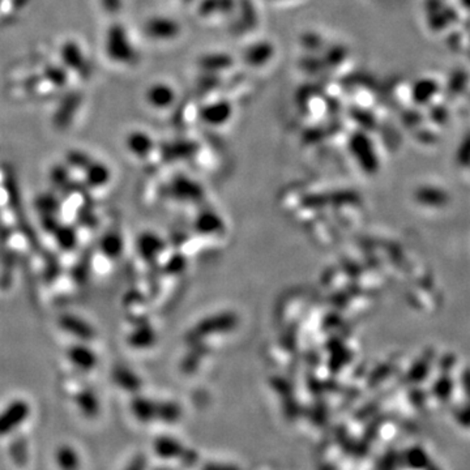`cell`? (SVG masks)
Wrapping results in <instances>:
<instances>
[{
	"label": "cell",
	"instance_id": "2",
	"mask_svg": "<svg viewBox=\"0 0 470 470\" xmlns=\"http://www.w3.org/2000/svg\"><path fill=\"white\" fill-rule=\"evenodd\" d=\"M58 324L65 334L75 337L77 341L82 343H91L96 338V329L89 322L77 317L75 314H63L59 317Z\"/></svg>",
	"mask_w": 470,
	"mask_h": 470
},
{
	"label": "cell",
	"instance_id": "5",
	"mask_svg": "<svg viewBox=\"0 0 470 470\" xmlns=\"http://www.w3.org/2000/svg\"><path fill=\"white\" fill-rule=\"evenodd\" d=\"M75 402L82 412V416L87 418H96L100 414V400L97 398L96 392L91 389L84 388L75 396Z\"/></svg>",
	"mask_w": 470,
	"mask_h": 470
},
{
	"label": "cell",
	"instance_id": "4",
	"mask_svg": "<svg viewBox=\"0 0 470 470\" xmlns=\"http://www.w3.org/2000/svg\"><path fill=\"white\" fill-rule=\"evenodd\" d=\"M233 109L231 105L227 102H216L210 103L207 108H204L201 111V118L213 126H221L227 123V120L231 118Z\"/></svg>",
	"mask_w": 470,
	"mask_h": 470
},
{
	"label": "cell",
	"instance_id": "9",
	"mask_svg": "<svg viewBox=\"0 0 470 470\" xmlns=\"http://www.w3.org/2000/svg\"><path fill=\"white\" fill-rule=\"evenodd\" d=\"M56 239V243L59 247L65 251H71L77 244V234L70 227H58L53 233Z\"/></svg>",
	"mask_w": 470,
	"mask_h": 470
},
{
	"label": "cell",
	"instance_id": "10",
	"mask_svg": "<svg viewBox=\"0 0 470 470\" xmlns=\"http://www.w3.org/2000/svg\"><path fill=\"white\" fill-rule=\"evenodd\" d=\"M272 47L267 44L253 46L246 53V61L253 65H262L272 56Z\"/></svg>",
	"mask_w": 470,
	"mask_h": 470
},
{
	"label": "cell",
	"instance_id": "7",
	"mask_svg": "<svg viewBox=\"0 0 470 470\" xmlns=\"http://www.w3.org/2000/svg\"><path fill=\"white\" fill-rule=\"evenodd\" d=\"M122 238L115 231L103 235L100 242L101 253L108 259H115L122 253Z\"/></svg>",
	"mask_w": 470,
	"mask_h": 470
},
{
	"label": "cell",
	"instance_id": "8",
	"mask_svg": "<svg viewBox=\"0 0 470 470\" xmlns=\"http://www.w3.org/2000/svg\"><path fill=\"white\" fill-rule=\"evenodd\" d=\"M174 91L170 87L155 85L149 91V101L155 108H167L174 100Z\"/></svg>",
	"mask_w": 470,
	"mask_h": 470
},
{
	"label": "cell",
	"instance_id": "6",
	"mask_svg": "<svg viewBox=\"0 0 470 470\" xmlns=\"http://www.w3.org/2000/svg\"><path fill=\"white\" fill-rule=\"evenodd\" d=\"M55 460L58 466L62 469L72 470L80 468V456L76 452V450L68 444H64L58 448L55 453Z\"/></svg>",
	"mask_w": 470,
	"mask_h": 470
},
{
	"label": "cell",
	"instance_id": "3",
	"mask_svg": "<svg viewBox=\"0 0 470 470\" xmlns=\"http://www.w3.org/2000/svg\"><path fill=\"white\" fill-rule=\"evenodd\" d=\"M67 358L71 362L73 367L82 372H91L99 364L97 352L91 349L88 343L77 341V344L72 345L67 350Z\"/></svg>",
	"mask_w": 470,
	"mask_h": 470
},
{
	"label": "cell",
	"instance_id": "1",
	"mask_svg": "<svg viewBox=\"0 0 470 470\" xmlns=\"http://www.w3.org/2000/svg\"><path fill=\"white\" fill-rule=\"evenodd\" d=\"M30 412L32 409L27 400L18 398L9 402L8 405L0 412V436H7L15 433L20 426L27 422Z\"/></svg>",
	"mask_w": 470,
	"mask_h": 470
}]
</instances>
